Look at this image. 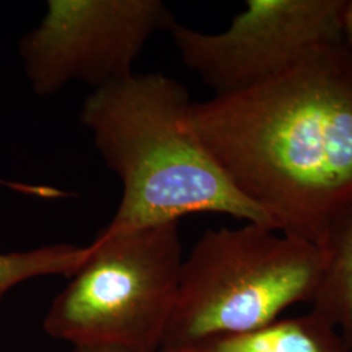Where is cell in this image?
I'll return each mask as SVG.
<instances>
[{"mask_svg":"<svg viewBox=\"0 0 352 352\" xmlns=\"http://www.w3.org/2000/svg\"><path fill=\"white\" fill-rule=\"evenodd\" d=\"M232 186L283 234L322 247L352 205V49L327 43L254 88L193 102Z\"/></svg>","mask_w":352,"mask_h":352,"instance_id":"cell-1","label":"cell"},{"mask_svg":"<svg viewBox=\"0 0 352 352\" xmlns=\"http://www.w3.org/2000/svg\"><path fill=\"white\" fill-rule=\"evenodd\" d=\"M192 106L187 88L161 74H133L89 94L80 119L123 186L104 231L157 226L196 213L225 214L276 230L204 146Z\"/></svg>","mask_w":352,"mask_h":352,"instance_id":"cell-2","label":"cell"},{"mask_svg":"<svg viewBox=\"0 0 352 352\" xmlns=\"http://www.w3.org/2000/svg\"><path fill=\"white\" fill-rule=\"evenodd\" d=\"M324 264L321 247L270 227L205 231L183 260L161 351L247 333L314 302Z\"/></svg>","mask_w":352,"mask_h":352,"instance_id":"cell-3","label":"cell"},{"mask_svg":"<svg viewBox=\"0 0 352 352\" xmlns=\"http://www.w3.org/2000/svg\"><path fill=\"white\" fill-rule=\"evenodd\" d=\"M183 260L177 222L102 230L88 258L51 302L46 334L75 347L161 351Z\"/></svg>","mask_w":352,"mask_h":352,"instance_id":"cell-4","label":"cell"},{"mask_svg":"<svg viewBox=\"0 0 352 352\" xmlns=\"http://www.w3.org/2000/svg\"><path fill=\"white\" fill-rule=\"evenodd\" d=\"M175 23L161 0H50L20 56L39 97L71 82L102 88L133 75L148 41Z\"/></svg>","mask_w":352,"mask_h":352,"instance_id":"cell-5","label":"cell"},{"mask_svg":"<svg viewBox=\"0 0 352 352\" xmlns=\"http://www.w3.org/2000/svg\"><path fill=\"white\" fill-rule=\"evenodd\" d=\"M346 0H248L226 30L170 29L182 62L215 93L254 88L327 43H344Z\"/></svg>","mask_w":352,"mask_h":352,"instance_id":"cell-6","label":"cell"},{"mask_svg":"<svg viewBox=\"0 0 352 352\" xmlns=\"http://www.w3.org/2000/svg\"><path fill=\"white\" fill-rule=\"evenodd\" d=\"M167 352V351H164ZM173 352H351L340 331L322 316L278 318L247 333L202 340Z\"/></svg>","mask_w":352,"mask_h":352,"instance_id":"cell-7","label":"cell"},{"mask_svg":"<svg viewBox=\"0 0 352 352\" xmlns=\"http://www.w3.org/2000/svg\"><path fill=\"white\" fill-rule=\"evenodd\" d=\"M321 248L325 264L312 311L340 331L352 352V205L331 225Z\"/></svg>","mask_w":352,"mask_h":352,"instance_id":"cell-8","label":"cell"},{"mask_svg":"<svg viewBox=\"0 0 352 352\" xmlns=\"http://www.w3.org/2000/svg\"><path fill=\"white\" fill-rule=\"evenodd\" d=\"M89 253L90 244H52L30 251L0 253V299L19 283L33 278L72 277Z\"/></svg>","mask_w":352,"mask_h":352,"instance_id":"cell-9","label":"cell"},{"mask_svg":"<svg viewBox=\"0 0 352 352\" xmlns=\"http://www.w3.org/2000/svg\"><path fill=\"white\" fill-rule=\"evenodd\" d=\"M343 36H344V43L352 49V0H346V4H344Z\"/></svg>","mask_w":352,"mask_h":352,"instance_id":"cell-10","label":"cell"},{"mask_svg":"<svg viewBox=\"0 0 352 352\" xmlns=\"http://www.w3.org/2000/svg\"><path fill=\"white\" fill-rule=\"evenodd\" d=\"M74 352H136L116 346H80Z\"/></svg>","mask_w":352,"mask_h":352,"instance_id":"cell-11","label":"cell"},{"mask_svg":"<svg viewBox=\"0 0 352 352\" xmlns=\"http://www.w3.org/2000/svg\"><path fill=\"white\" fill-rule=\"evenodd\" d=\"M160 352H164V351H160Z\"/></svg>","mask_w":352,"mask_h":352,"instance_id":"cell-12","label":"cell"}]
</instances>
